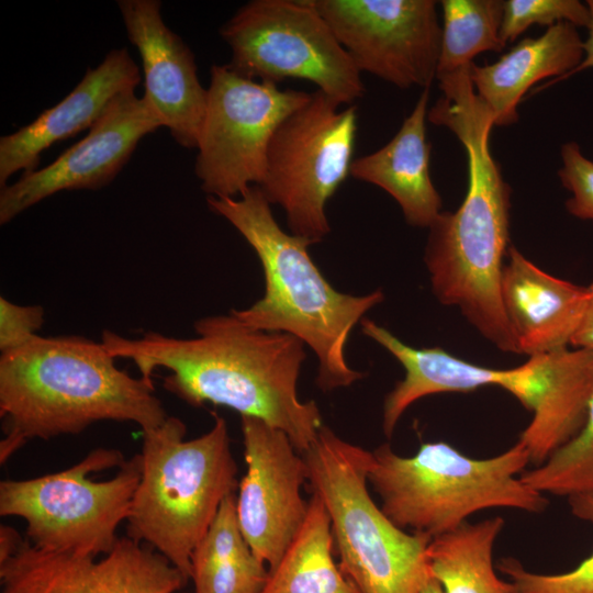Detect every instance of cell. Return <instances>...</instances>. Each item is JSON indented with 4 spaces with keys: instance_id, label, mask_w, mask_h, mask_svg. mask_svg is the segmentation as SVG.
<instances>
[{
    "instance_id": "484cf974",
    "label": "cell",
    "mask_w": 593,
    "mask_h": 593,
    "mask_svg": "<svg viewBox=\"0 0 593 593\" xmlns=\"http://www.w3.org/2000/svg\"><path fill=\"white\" fill-rule=\"evenodd\" d=\"M440 53L436 79L472 64L483 52H501L504 1L443 0Z\"/></svg>"
},
{
    "instance_id": "4fadbf2b",
    "label": "cell",
    "mask_w": 593,
    "mask_h": 593,
    "mask_svg": "<svg viewBox=\"0 0 593 593\" xmlns=\"http://www.w3.org/2000/svg\"><path fill=\"white\" fill-rule=\"evenodd\" d=\"M187 582L165 556L130 537L100 560L43 550L20 535L0 549V593H176Z\"/></svg>"
},
{
    "instance_id": "603a6c76",
    "label": "cell",
    "mask_w": 593,
    "mask_h": 593,
    "mask_svg": "<svg viewBox=\"0 0 593 593\" xmlns=\"http://www.w3.org/2000/svg\"><path fill=\"white\" fill-rule=\"evenodd\" d=\"M194 593H260L269 572L245 540L228 494L191 556Z\"/></svg>"
},
{
    "instance_id": "277c9868",
    "label": "cell",
    "mask_w": 593,
    "mask_h": 593,
    "mask_svg": "<svg viewBox=\"0 0 593 593\" xmlns=\"http://www.w3.org/2000/svg\"><path fill=\"white\" fill-rule=\"evenodd\" d=\"M206 203L239 232L264 271V296L233 313L255 328L290 334L311 348L318 360L316 383L323 391L361 379L365 374L350 368L345 348L357 323L383 302L382 290L362 295L337 291L310 257L312 243L282 230L258 186L239 198L208 197Z\"/></svg>"
},
{
    "instance_id": "d6986e66",
    "label": "cell",
    "mask_w": 593,
    "mask_h": 593,
    "mask_svg": "<svg viewBox=\"0 0 593 593\" xmlns=\"http://www.w3.org/2000/svg\"><path fill=\"white\" fill-rule=\"evenodd\" d=\"M506 256L501 295L519 354L530 357L569 348L586 309L589 286L546 272L515 247Z\"/></svg>"
},
{
    "instance_id": "1f68e13d",
    "label": "cell",
    "mask_w": 593,
    "mask_h": 593,
    "mask_svg": "<svg viewBox=\"0 0 593 593\" xmlns=\"http://www.w3.org/2000/svg\"><path fill=\"white\" fill-rule=\"evenodd\" d=\"M589 288L586 309L570 347L593 351V282L589 284Z\"/></svg>"
},
{
    "instance_id": "52a82bcc",
    "label": "cell",
    "mask_w": 593,
    "mask_h": 593,
    "mask_svg": "<svg viewBox=\"0 0 593 593\" xmlns=\"http://www.w3.org/2000/svg\"><path fill=\"white\" fill-rule=\"evenodd\" d=\"M301 455L329 515L342 572L361 593H421L432 579V537L404 532L377 506L367 489L371 451L323 425Z\"/></svg>"
},
{
    "instance_id": "4316f807",
    "label": "cell",
    "mask_w": 593,
    "mask_h": 593,
    "mask_svg": "<svg viewBox=\"0 0 593 593\" xmlns=\"http://www.w3.org/2000/svg\"><path fill=\"white\" fill-rule=\"evenodd\" d=\"M521 478L542 494L569 497L593 493V382L585 419L577 435L545 462L534 469L524 470Z\"/></svg>"
},
{
    "instance_id": "7c38bea8",
    "label": "cell",
    "mask_w": 593,
    "mask_h": 593,
    "mask_svg": "<svg viewBox=\"0 0 593 593\" xmlns=\"http://www.w3.org/2000/svg\"><path fill=\"white\" fill-rule=\"evenodd\" d=\"M360 72L399 88L436 79L441 26L433 0H313Z\"/></svg>"
},
{
    "instance_id": "5bb4252c",
    "label": "cell",
    "mask_w": 593,
    "mask_h": 593,
    "mask_svg": "<svg viewBox=\"0 0 593 593\" xmlns=\"http://www.w3.org/2000/svg\"><path fill=\"white\" fill-rule=\"evenodd\" d=\"M246 473L236 497L240 530L255 556L273 569L301 528L309 502L304 458L286 433L242 416Z\"/></svg>"
},
{
    "instance_id": "30bf717a",
    "label": "cell",
    "mask_w": 593,
    "mask_h": 593,
    "mask_svg": "<svg viewBox=\"0 0 593 593\" xmlns=\"http://www.w3.org/2000/svg\"><path fill=\"white\" fill-rule=\"evenodd\" d=\"M316 90L275 132L259 186L286 214L291 234L312 244L331 232L325 208L350 175L358 128L357 108Z\"/></svg>"
},
{
    "instance_id": "d4e9b609",
    "label": "cell",
    "mask_w": 593,
    "mask_h": 593,
    "mask_svg": "<svg viewBox=\"0 0 593 593\" xmlns=\"http://www.w3.org/2000/svg\"><path fill=\"white\" fill-rule=\"evenodd\" d=\"M504 527L500 516L465 522L432 538L427 548L429 572L444 593H513L493 566L495 540Z\"/></svg>"
},
{
    "instance_id": "ba28073f",
    "label": "cell",
    "mask_w": 593,
    "mask_h": 593,
    "mask_svg": "<svg viewBox=\"0 0 593 593\" xmlns=\"http://www.w3.org/2000/svg\"><path fill=\"white\" fill-rule=\"evenodd\" d=\"M141 475V454L124 461L121 451L98 448L66 470L1 481L0 515L24 518L29 541L40 549L97 558L119 540Z\"/></svg>"
},
{
    "instance_id": "6da1fadb",
    "label": "cell",
    "mask_w": 593,
    "mask_h": 593,
    "mask_svg": "<svg viewBox=\"0 0 593 593\" xmlns=\"http://www.w3.org/2000/svg\"><path fill=\"white\" fill-rule=\"evenodd\" d=\"M195 337L144 332L136 338L103 331L101 343L114 358L132 360L152 381L158 368L170 371L164 388L190 405L227 406L286 433L299 454L323 426L317 404L301 401L298 380L306 358L296 337L255 328L233 311L194 323Z\"/></svg>"
},
{
    "instance_id": "8992f818",
    "label": "cell",
    "mask_w": 593,
    "mask_h": 593,
    "mask_svg": "<svg viewBox=\"0 0 593 593\" xmlns=\"http://www.w3.org/2000/svg\"><path fill=\"white\" fill-rule=\"evenodd\" d=\"M184 423L174 416L143 432L142 475L127 516V537L147 542L187 580L191 556L221 503L237 486V466L226 421L184 440Z\"/></svg>"
},
{
    "instance_id": "836d02e7",
    "label": "cell",
    "mask_w": 593,
    "mask_h": 593,
    "mask_svg": "<svg viewBox=\"0 0 593 593\" xmlns=\"http://www.w3.org/2000/svg\"><path fill=\"white\" fill-rule=\"evenodd\" d=\"M421 593H444V592H443L439 583L432 578L429 580V582L421 591Z\"/></svg>"
},
{
    "instance_id": "7402d4cb",
    "label": "cell",
    "mask_w": 593,
    "mask_h": 593,
    "mask_svg": "<svg viewBox=\"0 0 593 593\" xmlns=\"http://www.w3.org/2000/svg\"><path fill=\"white\" fill-rule=\"evenodd\" d=\"M360 324L362 333L388 350L405 370L404 378L383 402L382 429L389 438L404 412L422 398L490 385L500 388L503 382L505 369L469 362L440 347L410 346L370 318L363 317Z\"/></svg>"
},
{
    "instance_id": "f546056e",
    "label": "cell",
    "mask_w": 593,
    "mask_h": 593,
    "mask_svg": "<svg viewBox=\"0 0 593 593\" xmlns=\"http://www.w3.org/2000/svg\"><path fill=\"white\" fill-rule=\"evenodd\" d=\"M562 167L559 169L562 186L571 192L566 202L570 214L593 222V161L585 158L574 142L561 146Z\"/></svg>"
},
{
    "instance_id": "9c48e42d",
    "label": "cell",
    "mask_w": 593,
    "mask_h": 593,
    "mask_svg": "<svg viewBox=\"0 0 593 593\" xmlns=\"http://www.w3.org/2000/svg\"><path fill=\"white\" fill-rule=\"evenodd\" d=\"M227 66L248 79L277 85L304 79L339 104L365 93L361 72L313 0H251L220 29Z\"/></svg>"
},
{
    "instance_id": "2e32d148",
    "label": "cell",
    "mask_w": 593,
    "mask_h": 593,
    "mask_svg": "<svg viewBox=\"0 0 593 593\" xmlns=\"http://www.w3.org/2000/svg\"><path fill=\"white\" fill-rule=\"evenodd\" d=\"M144 71L143 100L182 147L197 148L208 104L194 55L160 14L158 0L118 2Z\"/></svg>"
},
{
    "instance_id": "5b68a950",
    "label": "cell",
    "mask_w": 593,
    "mask_h": 593,
    "mask_svg": "<svg viewBox=\"0 0 593 593\" xmlns=\"http://www.w3.org/2000/svg\"><path fill=\"white\" fill-rule=\"evenodd\" d=\"M528 462L529 452L519 441L485 459L471 458L445 441L422 444L410 457L383 444L371 451L367 478L381 510L398 527L434 538L483 510L544 512L547 497L521 478Z\"/></svg>"
},
{
    "instance_id": "9a60e30c",
    "label": "cell",
    "mask_w": 593,
    "mask_h": 593,
    "mask_svg": "<svg viewBox=\"0 0 593 593\" xmlns=\"http://www.w3.org/2000/svg\"><path fill=\"white\" fill-rule=\"evenodd\" d=\"M163 124L134 91L120 96L88 134L46 167L24 174L0 191V224L64 190H96L109 184L138 142Z\"/></svg>"
},
{
    "instance_id": "cb8c5ba5",
    "label": "cell",
    "mask_w": 593,
    "mask_h": 593,
    "mask_svg": "<svg viewBox=\"0 0 593 593\" xmlns=\"http://www.w3.org/2000/svg\"><path fill=\"white\" fill-rule=\"evenodd\" d=\"M333 544L329 515L313 492L304 523L260 593H361L335 563Z\"/></svg>"
},
{
    "instance_id": "d6a6232c",
    "label": "cell",
    "mask_w": 593,
    "mask_h": 593,
    "mask_svg": "<svg viewBox=\"0 0 593 593\" xmlns=\"http://www.w3.org/2000/svg\"><path fill=\"white\" fill-rule=\"evenodd\" d=\"M586 4L590 10V22L586 26L589 30V35L586 41L584 42V58L577 68L570 71L562 79L574 75L583 69L593 68V0H589Z\"/></svg>"
},
{
    "instance_id": "3957f363",
    "label": "cell",
    "mask_w": 593,
    "mask_h": 593,
    "mask_svg": "<svg viewBox=\"0 0 593 593\" xmlns=\"http://www.w3.org/2000/svg\"><path fill=\"white\" fill-rule=\"evenodd\" d=\"M104 345L82 336L43 337L0 357V461L32 438L78 434L100 421L143 432L168 417L153 381L119 369Z\"/></svg>"
},
{
    "instance_id": "8fae6325",
    "label": "cell",
    "mask_w": 593,
    "mask_h": 593,
    "mask_svg": "<svg viewBox=\"0 0 593 593\" xmlns=\"http://www.w3.org/2000/svg\"><path fill=\"white\" fill-rule=\"evenodd\" d=\"M310 94L213 65L194 166L208 197L237 198L259 187L275 132Z\"/></svg>"
},
{
    "instance_id": "e0dca14e",
    "label": "cell",
    "mask_w": 593,
    "mask_h": 593,
    "mask_svg": "<svg viewBox=\"0 0 593 593\" xmlns=\"http://www.w3.org/2000/svg\"><path fill=\"white\" fill-rule=\"evenodd\" d=\"M593 382V351L580 348L528 357L510 390L532 412L518 441L530 462H545L582 427Z\"/></svg>"
},
{
    "instance_id": "4dcf8cb0",
    "label": "cell",
    "mask_w": 593,
    "mask_h": 593,
    "mask_svg": "<svg viewBox=\"0 0 593 593\" xmlns=\"http://www.w3.org/2000/svg\"><path fill=\"white\" fill-rule=\"evenodd\" d=\"M44 323V310L40 305H19L0 298V351H12L38 334Z\"/></svg>"
},
{
    "instance_id": "7a4b0ae2",
    "label": "cell",
    "mask_w": 593,
    "mask_h": 593,
    "mask_svg": "<svg viewBox=\"0 0 593 593\" xmlns=\"http://www.w3.org/2000/svg\"><path fill=\"white\" fill-rule=\"evenodd\" d=\"M470 67L438 78L443 97L427 113L462 144L468 164L466 197L455 212H441L428 227L424 261L432 291L456 306L496 348L519 354L501 295L510 238V186L490 152L494 118L477 94Z\"/></svg>"
},
{
    "instance_id": "ac0fdd59",
    "label": "cell",
    "mask_w": 593,
    "mask_h": 593,
    "mask_svg": "<svg viewBox=\"0 0 593 593\" xmlns=\"http://www.w3.org/2000/svg\"><path fill=\"white\" fill-rule=\"evenodd\" d=\"M139 68L126 48H115L57 104L33 122L0 138V187L18 171L36 170L42 153L54 143L89 130L120 96L135 91Z\"/></svg>"
},
{
    "instance_id": "f1b7e54d",
    "label": "cell",
    "mask_w": 593,
    "mask_h": 593,
    "mask_svg": "<svg viewBox=\"0 0 593 593\" xmlns=\"http://www.w3.org/2000/svg\"><path fill=\"white\" fill-rule=\"evenodd\" d=\"M560 22H569L577 27L588 26L590 22L588 4L577 0L504 1L501 41L505 46L533 24L550 27Z\"/></svg>"
},
{
    "instance_id": "44dd1931",
    "label": "cell",
    "mask_w": 593,
    "mask_h": 593,
    "mask_svg": "<svg viewBox=\"0 0 593 593\" xmlns=\"http://www.w3.org/2000/svg\"><path fill=\"white\" fill-rule=\"evenodd\" d=\"M429 88L423 89L398 133L378 150L354 159L350 176L388 192L407 224L429 227L441 213V198L429 172L426 139Z\"/></svg>"
},
{
    "instance_id": "ffe728a7",
    "label": "cell",
    "mask_w": 593,
    "mask_h": 593,
    "mask_svg": "<svg viewBox=\"0 0 593 593\" xmlns=\"http://www.w3.org/2000/svg\"><path fill=\"white\" fill-rule=\"evenodd\" d=\"M577 26L560 22L539 37H527L493 64L472 63L470 79L494 118V125L517 121V105L527 90L541 79L562 80L584 58V42Z\"/></svg>"
},
{
    "instance_id": "83f0119b",
    "label": "cell",
    "mask_w": 593,
    "mask_h": 593,
    "mask_svg": "<svg viewBox=\"0 0 593 593\" xmlns=\"http://www.w3.org/2000/svg\"><path fill=\"white\" fill-rule=\"evenodd\" d=\"M572 513L593 523V493L569 496ZM499 570L508 579L513 593H593V552L574 569L556 574L526 570L514 558H504Z\"/></svg>"
}]
</instances>
